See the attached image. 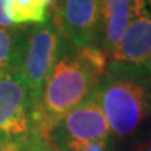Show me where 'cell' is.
I'll return each mask as SVG.
<instances>
[{"instance_id":"obj_1","label":"cell","mask_w":151,"mask_h":151,"mask_svg":"<svg viewBox=\"0 0 151 151\" xmlns=\"http://www.w3.org/2000/svg\"><path fill=\"white\" fill-rule=\"evenodd\" d=\"M108 63V53L99 45L76 49L67 43L45 81L39 101L31 111L34 134L48 140L55 126L97 87L106 73Z\"/></svg>"},{"instance_id":"obj_2","label":"cell","mask_w":151,"mask_h":151,"mask_svg":"<svg viewBox=\"0 0 151 151\" xmlns=\"http://www.w3.org/2000/svg\"><path fill=\"white\" fill-rule=\"evenodd\" d=\"M91 94L119 140L133 137L151 115V88L141 70L108 67Z\"/></svg>"},{"instance_id":"obj_3","label":"cell","mask_w":151,"mask_h":151,"mask_svg":"<svg viewBox=\"0 0 151 151\" xmlns=\"http://www.w3.org/2000/svg\"><path fill=\"white\" fill-rule=\"evenodd\" d=\"M66 45L53 20L48 18L42 24L28 28L18 74L28 90L31 111L39 101L45 81Z\"/></svg>"},{"instance_id":"obj_4","label":"cell","mask_w":151,"mask_h":151,"mask_svg":"<svg viewBox=\"0 0 151 151\" xmlns=\"http://www.w3.org/2000/svg\"><path fill=\"white\" fill-rule=\"evenodd\" d=\"M31 129V101L18 71L0 76V144L7 151L27 140Z\"/></svg>"},{"instance_id":"obj_5","label":"cell","mask_w":151,"mask_h":151,"mask_svg":"<svg viewBox=\"0 0 151 151\" xmlns=\"http://www.w3.org/2000/svg\"><path fill=\"white\" fill-rule=\"evenodd\" d=\"M52 20L73 48L99 45L102 0H62Z\"/></svg>"},{"instance_id":"obj_6","label":"cell","mask_w":151,"mask_h":151,"mask_svg":"<svg viewBox=\"0 0 151 151\" xmlns=\"http://www.w3.org/2000/svg\"><path fill=\"white\" fill-rule=\"evenodd\" d=\"M151 56V0H133V16L116 48L109 56L108 67L143 70Z\"/></svg>"},{"instance_id":"obj_7","label":"cell","mask_w":151,"mask_h":151,"mask_svg":"<svg viewBox=\"0 0 151 151\" xmlns=\"http://www.w3.org/2000/svg\"><path fill=\"white\" fill-rule=\"evenodd\" d=\"M99 140H112V133L102 109L92 94L71 109L48 136L50 144Z\"/></svg>"},{"instance_id":"obj_8","label":"cell","mask_w":151,"mask_h":151,"mask_svg":"<svg viewBox=\"0 0 151 151\" xmlns=\"http://www.w3.org/2000/svg\"><path fill=\"white\" fill-rule=\"evenodd\" d=\"M133 16V0H102L99 46L111 56Z\"/></svg>"},{"instance_id":"obj_9","label":"cell","mask_w":151,"mask_h":151,"mask_svg":"<svg viewBox=\"0 0 151 151\" xmlns=\"http://www.w3.org/2000/svg\"><path fill=\"white\" fill-rule=\"evenodd\" d=\"M27 32L28 27H0V76L11 71H18L25 39H27Z\"/></svg>"},{"instance_id":"obj_10","label":"cell","mask_w":151,"mask_h":151,"mask_svg":"<svg viewBox=\"0 0 151 151\" xmlns=\"http://www.w3.org/2000/svg\"><path fill=\"white\" fill-rule=\"evenodd\" d=\"M7 13L16 28L38 25L48 20V10L37 3V0H6Z\"/></svg>"},{"instance_id":"obj_11","label":"cell","mask_w":151,"mask_h":151,"mask_svg":"<svg viewBox=\"0 0 151 151\" xmlns=\"http://www.w3.org/2000/svg\"><path fill=\"white\" fill-rule=\"evenodd\" d=\"M7 151H58L48 140H45L39 136L31 133V136L27 140H24L22 143L17 144V146L11 147Z\"/></svg>"},{"instance_id":"obj_12","label":"cell","mask_w":151,"mask_h":151,"mask_svg":"<svg viewBox=\"0 0 151 151\" xmlns=\"http://www.w3.org/2000/svg\"><path fill=\"white\" fill-rule=\"evenodd\" d=\"M0 27L1 28H16L13 25L10 17H9L6 0H0Z\"/></svg>"},{"instance_id":"obj_13","label":"cell","mask_w":151,"mask_h":151,"mask_svg":"<svg viewBox=\"0 0 151 151\" xmlns=\"http://www.w3.org/2000/svg\"><path fill=\"white\" fill-rule=\"evenodd\" d=\"M141 73H143V76H144V78H146V81H147V84H148V86H150V88H151V56H150V59L147 60L146 66L143 67Z\"/></svg>"},{"instance_id":"obj_14","label":"cell","mask_w":151,"mask_h":151,"mask_svg":"<svg viewBox=\"0 0 151 151\" xmlns=\"http://www.w3.org/2000/svg\"><path fill=\"white\" fill-rule=\"evenodd\" d=\"M137 151H151V136H148L146 140L140 143L137 147Z\"/></svg>"},{"instance_id":"obj_15","label":"cell","mask_w":151,"mask_h":151,"mask_svg":"<svg viewBox=\"0 0 151 151\" xmlns=\"http://www.w3.org/2000/svg\"><path fill=\"white\" fill-rule=\"evenodd\" d=\"M53 1L55 0H37V3L39 6H42L43 9H46V10H48V7L49 6H52L53 4Z\"/></svg>"},{"instance_id":"obj_16","label":"cell","mask_w":151,"mask_h":151,"mask_svg":"<svg viewBox=\"0 0 151 151\" xmlns=\"http://www.w3.org/2000/svg\"><path fill=\"white\" fill-rule=\"evenodd\" d=\"M0 151H4L3 150V147H1V144H0Z\"/></svg>"}]
</instances>
